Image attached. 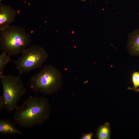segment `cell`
<instances>
[{"mask_svg":"<svg viewBox=\"0 0 139 139\" xmlns=\"http://www.w3.org/2000/svg\"><path fill=\"white\" fill-rule=\"evenodd\" d=\"M22 102L15 109L13 116L15 124L30 128L42 124L49 117L50 107L45 97L30 96Z\"/></svg>","mask_w":139,"mask_h":139,"instance_id":"1","label":"cell"},{"mask_svg":"<svg viewBox=\"0 0 139 139\" xmlns=\"http://www.w3.org/2000/svg\"><path fill=\"white\" fill-rule=\"evenodd\" d=\"M31 41L30 35L22 27L13 25L1 31L0 49L10 56L21 54Z\"/></svg>","mask_w":139,"mask_h":139,"instance_id":"2","label":"cell"},{"mask_svg":"<svg viewBox=\"0 0 139 139\" xmlns=\"http://www.w3.org/2000/svg\"><path fill=\"white\" fill-rule=\"evenodd\" d=\"M62 77L54 66L45 65L30 79V88L34 92L51 94L57 91L62 84Z\"/></svg>","mask_w":139,"mask_h":139,"instance_id":"3","label":"cell"},{"mask_svg":"<svg viewBox=\"0 0 139 139\" xmlns=\"http://www.w3.org/2000/svg\"><path fill=\"white\" fill-rule=\"evenodd\" d=\"M3 94L0 97V110L4 108L7 112L15 110L19 101L25 93L24 84L18 76L11 75H0Z\"/></svg>","mask_w":139,"mask_h":139,"instance_id":"4","label":"cell"},{"mask_svg":"<svg viewBox=\"0 0 139 139\" xmlns=\"http://www.w3.org/2000/svg\"><path fill=\"white\" fill-rule=\"evenodd\" d=\"M21 54L17 59L11 61L19 72V76L36 69H41L48 56L44 48L35 45L25 48Z\"/></svg>","mask_w":139,"mask_h":139,"instance_id":"5","label":"cell"},{"mask_svg":"<svg viewBox=\"0 0 139 139\" xmlns=\"http://www.w3.org/2000/svg\"><path fill=\"white\" fill-rule=\"evenodd\" d=\"M16 14V11L11 7L0 4V31L10 26L14 22Z\"/></svg>","mask_w":139,"mask_h":139,"instance_id":"6","label":"cell"},{"mask_svg":"<svg viewBox=\"0 0 139 139\" xmlns=\"http://www.w3.org/2000/svg\"><path fill=\"white\" fill-rule=\"evenodd\" d=\"M127 47L131 55L139 56V29H136L128 35Z\"/></svg>","mask_w":139,"mask_h":139,"instance_id":"7","label":"cell"},{"mask_svg":"<svg viewBox=\"0 0 139 139\" xmlns=\"http://www.w3.org/2000/svg\"><path fill=\"white\" fill-rule=\"evenodd\" d=\"M0 134L13 135L16 134L22 135L23 133L16 126L15 124L10 119H0Z\"/></svg>","mask_w":139,"mask_h":139,"instance_id":"8","label":"cell"},{"mask_svg":"<svg viewBox=\"0 0 139 139\" xmlns=\"http://www.w3.org/2000/svg\"><path fill=\"white\" fill-rule=\"evenodd\" d=\"M110 124L106 122L99 128L97 133L98 138L99 139H110Z\"/></svg>","mask_w":139,"mask_h":139,"instance_id":"9","label":"cell"},{"mask_svg":"<svg viewBox=\"0 0 139 139\" xmlns=\"http://www.w3.org/2000/svg\"><path fill=\"white\" fill-rule=\"evenodd\" d=\"M10 56L4 51L0 55V75H4V70L6 65L11 60Z\"/></svg>","mask_w":139,"mask_h":139,"instance_id":"10","label":"cell"},{"mask_svg":"<svg viewBox=\"0 0 139 139\" xmlns=\"http://www.w3.org/2000/svg\"><path fill=\"white\" fill-rule=\"evenodd\" d=\"M132 81L134 88H137L139 86V72H134L132 75Z\"/></svg>","mask_w":139,"mask_h":139,"instance_id":"11","label":"cell"},{"mask_svg":"<svg viewBox=\"0 0 139 139\" xmlns=\"http://www.w3.org/2000/svg\"><path fill=\"white\" fill-rule=\"evenodd\" d=\"M93 133H90L88 134H84L81 139H91L92 138Z\"/></svg>","mask_w":139,"mask_h":139,"instance_id":"12","label":"cell"},{"mask_svg":"<svg viewBox=\"0 0 139 139\" xmlns=\"http://www.w3.org/2000/svg\"><path fill=\"white\" fill-rule=\"evenodd\" d=\"M127 89L129 90H133L135 91L139 92V89L137 88H131L130 87H128Z\"/></svg>","mask_w":139,"mask_h":139,"instance_id":"13","label":"cell"}]
</instances>
